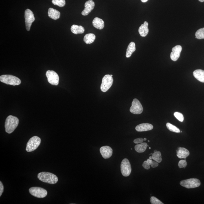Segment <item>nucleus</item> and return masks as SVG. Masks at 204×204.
<instances>
[{"label":"nucleus","instance_id":"nucleus-1","mask_svg":"<svg viewBox=\"0 0 204 204\" xmlns=\"http://www.w3.org/2000/svg\"><path fill=\"white\" fill-rule=\"evenodd\" d=\"M19 123V120L18 118L12 115L9 116L5 121V131L9 134L12 133L17 127Z\"/></svg>","mask_w":204,"mask_h":204},{"label":"nucleus","instance_id":"nucleus-2","mask_svg":"<svg viewBox=\"0 0 204 204\" xmlns=\"http://www.w3.org/2000/svg\"><path fill=\"white\" fill-rule=\"evenodd\" d=\"M38 178L40 181L50 184H55L58 181L57 176L50 172H40L38 175Z\"/></svg>","mask_w":204,"mask_h":204},{"label":"nucleus","instance_id":"nucleus-3","mask_svg":"<svg viewBox=\"0 0 204 204\" xmlns=\"http://www.w3.org/2000/svg\"><path fill=\"white\" fill-rule=\"evenodd\" d=\"M0 81L3 83L13 86L19 85L21 84V81L19 78L12 75H1Z\"/></svg>","mask_w":204,"mask_h":204},{"label":"nucleus","instance_id":"nucleus-4","mask_svg":"<svg viewBox=\"0 0 204 204\" xmlns=\"http://www.w3.org/2000/svg\"><path fill=\"white\" fill-rule=\"evenodd\" d=\"M40 143L41 139L40 138L37 136H34L31 138L27 143L26 150L28 152L34 151L39 146Z\"/></svg>","mask_w":204,"mask_h":204},{"label":"nucleus","instance_id":"nucleus-5","mask_svg":"<svg viewBox=\"0 0 204 204\" xmlns=\"http://www.w3.org/2000/svg\"><path fill=\"white\" fill-rule=\"evenodd\" d=\"M180 185L185 188L191 189L199 187L201 185V183L199 180L193 178L183 180L180 181Z\"/></svg>","mask_w":204,"mask_h":204},{"label":"nucleus","instance_id":"nucleus-6","mask_svg":"<svg viewBox=\"0 0 204 204\" xmlns=\"http://www.w3.org/2000/svg\"><path fill=\"white\" fill-rule=\"evenodd\" d=\"M113 81V78L111 75H105L102 79V83L101 86V91L104 92L108 91L112 85Z\"/></svg>","mask_w":204,"mask_h":204},{"label":"nucleus","instance_id":"nucleus-7","mask_svg":"<svg viewBox=\"0 0 204 204\" xmlns=\"http://www.w3.org/2000/svg\"><path fill=\"white\" fill-rule=\"evenodd\" d=\"M29 191L32 196L38 198H44L47 195V191L40 187H31Z\"/></svg>","mask_w":204,"mask_h":204},{"label":"nucleus","instance_id":"nucleus-8","mask_svg":"<svg viewBox=\"0 0 204 204\" xmlns=\"http://www.w3.org/2000/svg\"><path fill=\"white\" fill-rule=\"evenodd\" d=\"M121 173L124 176H128L131 174L132 168L130 162L128 159L123 160L121 164Z\"/></svg>","mask_w":204,"mask_h":204},{"label":"nucleus","instance_id":"nucleus-9","mask_svg":"<svg viewBox=\"0 0 204 204\" xmlns=\"http://www.w3.org/2000/svg\"><path fill=\"white\" fill-rule=\"evenodd\" d=\"M25 18L26 28L27 31H30L32 23L35 21L34 13L30 9L25 10Z\"/></svg>","mask_w":204,"mask_h":204},{"label":"nucleus","instance_id":"nucleus-10","mask_svg":"<svg viewBox=\"0 0 204 204\" xmlns=\"http://www.w3.org/2000/svg\"><path fill=\"white\" fill-rule=\"evenodd\" d=\"M46 75L50 84L54 86L58 85L59 82V77L56 72L53 71H48L46 73Z\"/></svg>","mask_w":204,"mask_h":204},{"label":"nucleus","instance_id":"nucleus-11","mask_svg":"<svg viewBox=\"0 0 204 204\" xmlns=\"http://www.w3.org/2000/svg\"><path fill=\"white\" fill-rule=\"evenodd\" d=\"M130 111L134 114H140L143 111L142 105L137 99H134L132 102V106L130 108Z\"/></svg>","mask_w":204,"mask_h":204},{"label":"nucleus","instance_id":"nucleus-12","mask_svg":"<svg viewBox=\"0 0 204 204\" xmlns=\"http://www.w3.org/2000/svg\"><path fill=\"white\" fill-rule=\"evenodd\" d=\"M182 47L181 45H177L173 48L172 52L170 53V58L174 61H176L180 57L182 51Z\"/></svg>","mask_w":204,"mask_h":204},{"label":"nucleus","instance_id":"nucleus-13","mask_svg":"<svg viewBox=\"0 0 204 204\" xmlns=\"http://www.w3.org/2000/svg\"><path fill=\"white\" fill-rule=\"evenodd\" d=\"M100 152L104 159H108L112 155L113 150L110 146H104L101 147Z\"/></svg>","mask_w":204,"mask_h":204},{"label":"nucleus","instance_id":"nucleus-14","mask_svg":"<svg viewBox=\"0 0 204 204\" xmlns=\"http://www.w3.org/2000/svg\"><path fill=\"white\" fill-rule=\"evenodd\" d=\"M95 6V3L92 0H89L86 2L84 5L85 8L81 13L82 15L84 16L88 15L93 10Z\"/></svg>","mask_w":204,"mask_h":204},{"label":"nucleus","instance_id":"nucleus-15","mask_svg":"<svg viewBox=\"0 0 204 204\" xmlns=\"http://www.w3.org/2000/svg\"><path fill=\"white\" fill-rule=\"evenodd\" d=\"M190 154L189 152L187 149L179 147L176 150V155L179 159H186Z\"/></svg>","mask_w":204,"mask_h":204},{"label":"nucleus","instance_id":"nucleus-16","mask_svg":"<svg viewBox=\"0 0 204 204\" xmlns=\"http://www.w3.org/2000/svg\"><path fill=\"white\" fill-rule=\"evenodd\" d=\"M153 126L151 124L143 123L139 125L136 127L135 129L138 132H144L149 131L153 129Z\"/></svg>","mask_w":204,"mask_h":204},{"label":"nucleus","instance_id":"nucleus-17","mask_svg":"<svg viewBox=\"0 0 204 204\" xmlns=\"http://www.w3.org/2000/svg\"><path fill=\"white\" fill-rule=\"evenodd\" d=\"M148 23L146 21L144 22L143 24L141 25L139 29V32L141 36L144 37L148 34Z\"/></svg>","mask_w":204,"mask_h":204},{"label":"nucleus","instance_id":"nucleus-18","mask_svg":"<svg viewBox=\"0 0 204 204\" xmlns=\"http://www.w3.org/2000/svg\"><path fill=\"white\" fill-rule=\"evenodd\" d=\"M92 24L94 27L99 30H102L104 27V21L98 17L95 18L93 19Z\"/></svg>","mask_w":204,"mask_h":204},{"label":"nucleus","instance_id":"nucleus-19","mask_svg":"<svg viewBox=\"0 0 204 204\" xmlns=\"http://www.w3.org/2000/svg\"><path fill=\"white\" fill-rule=\"evenodd\" d=\"M48 13L49 17L53 19L57 20L60 18V12L55 9L51 8H49Z\"/></svg>","mask_w":204,"mask_h":204},{"label":"nucleus","instance_id":"nucleus-20","mask_svg":"<svg viewBox=\"0 0 204 204\" xmlns=\"http://www.w3.org/2000/svg\"><path fill=\"white\" fill-rule=\"evenodd\" d=\"M194 76L199 81L204 83V71L201 69H197L193 72Z\"/></svg>","mask_w":204,"mask_h":204},{"label":"nucleus","instance_id":"nucleus-21","mask_svg":"<svg viewBox=\"0 0 204 204\" xmlns=\"http://www.w3.org/2000/svg\"><path fill=\"white\" fill-rule=\"evenodd\" d=\"M71 30L73 34H83L85 30H84V27H82V26L73 25L71 26Z\"/></svg>","mask_w":204,"mask_h":204},{"label":"nucleus","instance_id":"nucleus-22","mask_svg":"<svg viewBox=\"0 0 204 204\" xmlns=\"http://www.w3.org/2000/svg\"><path fill=\"white\" fill-rule=\"evenodd\" d=\"M136 50L135 44L133 42L130 43L128 46L126 53V58H130L132 53Z\"/></svg>","mask_w":204,"mask_h":204},{"label":"nucleus","instance_id":"nucleus-23","mask_svg":"<svg viewBox=\"0 0 204 204\" xmlns=\"http://www.w3.org/2000/svg\"><path fill=\"white\" fill-rule=\"evenodd\" d=\"M148 146L146 143H142L139 144L135 145V149L136 151L139 153H143L146 150L147 147Z\"/></svg>","mask_w":204,"mask_h":204},{"label":"nucleus","instance_id":"nucleus-24","mask_svg":"<svg viewBox=\"0 0 204 204\" xmlns=\"http://www.w3.org/2000/svg\"><path fill=\"white\" fill-rule=\"evenodd\" d=\"M96 38V36L94 34H86L84 38V41L86 44H91L92 43Z\"/></svg>","mask_w":204,"mask_h":204},{"label":"nucleus","instance_id":"nucleus-25","mask_svg":"<svg viewBox=\"0 0 204 204\" xmlns=\"http://www.w3.org/2000/svg\"><path fill=\"white\" fill-rule=\"evenodd\" d=\"M152 156L154 160L157 161L158 163H161L162 160L161 153L160 151L154 152Z\"/></svg>","mask_w":204,"mask_h":204},{"label":"nucleus","instance_id":"nucleus-26","mask_svg":"<svg viewBox=\"0 0 204 204\" xmlns=\"http://www.w3.org/2000/svg\"><path fill=\"white\" fill-rule=\"evenodd\" d=\"M166 127L170 131L175 132L176 133H179L180 132V130L179 128H177L175 126L173 125L170 123H168L166 124Z\"/></svg>","mask_w":204,"mask_h":204},{"label":"nucleus","instance_id":"nucleus-27","mask_svg":"<svg viewBox=\"0 0 204 204\" xmlns=\"http://www.w3.org/2000/svg\"><path fill=\"white\" fill-rule=\"evenodd\" d=\"M195 35L196 38L198 39H204V28L200 29L196 31Z\"/></svg>","mask_w":204,"mask_h":204},{"label":"nucleus","instance_id":"nucleus-28","mask_svg":"<svg viewBox=\"0 0 204 204\" xmlns=\"http://www.w3.org/2000/svg\"><path fill=\"white\" fill-rule=\"evenodd\" d=\"M52 3L53 4L60 7H63L65 5V0H52Z\"/></svg>","mask_w":204,"mask_h":204},{"label":"nucleus","instance_id":"nucleus-29","mask_svg":"<svg viewBox=\"0 0 204 204\" xmlns=\"http://www.w3.org/2000/svg\"><path fill=\"white\" fill-rule=\"evenodd\" d=\"M174 116L178 120H179L181 122H183L184 121V116L182 114L179 112H175L174 113Z\"/></svg>","mask_w":204,"mask_h":204},{"label":"nucleus","instance_id":"nucleus-30","mask_svg":"<svg viewBox=\"0 0 204 204\" xmlns=\"http://www.w3.org/2000/svg\"><path fill=\"white\" fill-rule=\"evenodd\" d=\"M150 203L152 204H163L162 202L155 196H152L150 198Z\"/></svg>","mask_w":204,"mask_h":204},{"label":"nucleus","instance_id":"nucleus-31","mask_svg":"<svg viewBox=\"0 0 204 204\" xmlns=\"http://www.w3.org/2000/svg\"><path fill=\"white\" fill-rule=\"evenodd\" d=\"M178 165L180 168H185L187 165V162L186 160H181L179 161Z\"/></svg>","mask_w":204,"mask_h":204},{"label":"nucleus","instance_id":"nucleus-32","mask_svg":"<svg viewBox=\"0 0 204 204\" xmlns=\"http://www.w3.org/2000/svg\"><path fill=\"white\" fill-rule=\"evenodd\" d=\"M143 166L146 170H148L150 168V166L149 165L147 161H145L143 162Z\"/></svg>","mask_w":204,"mask_h":204},{"label":"nucleus","instance_id":"nucleus-33","mask_svg":"<svg viewBox=\"0 0 204 204\" xmlns=\"http://www.w3.org/2000/svg\"><path fill=\"white\" fill-rule=\"evenodd\" d=\"M144 139L142 138H139L137 139H135L134 140L133 142L135 143V144H139V143H141L143 142Z\"/></svg>","mask_w":204,"mask_h":204},{"label":"nucleus","instance_id":"nucleus-34","mask_svg":"<svg viewBox=\"0 0 204 204\" xmlns=\"http://www.w3.org/2000/svg\"><path fill=\"white\" fill-rule=\"evenodd\" d=\"M3 189H4V187H3L2 182L0 181V196H1L2 195L3 192Z\"/></svg>","mask_w":204,"mask_h":204},{"label":"nucleus","instance_id":"nucleus-35","mask_svg":"<svg viewBox=\"0 0 204 204\" xmlns=\"http://www.w3.org/2000/svg\"><path fill=\"white\" fill-rule=\"evenodd\" d=\"M158 166H159V163L156 161H153L151 165H150V166H151L152 168H156V167H157Z\"/></svg>","mask_w":204,"mask_h":204},{"label":"nucleus","instance_id":"nucleus-36","mask_svg":"<svg viewBox=\"0 0 204 204\" xmlns=\"http://www.w3.org/2000/svg\"><path fill=\"white\" fill-rule=\"evenodd\" d=\"M146 161H147V162L148 163V164L150 166L151 165L152 162H153V161H152V160H150V159L147 160Z\"/></svg>","mask_w":204,"mask_h":204},{"label":"nucleus","instance_id":"nucleus-37","mask_svg":"<svg viewBox=\"0 0 204 204\" xmlns=\"http://www.w3.org/2000/svg\"><path fill=\"white\" fill-rule=\"evenodd\" d=\"M141 1L143 3H146L148 0H141Z\"/></svg>","mask_w":204,"mask_h":204},{"label":"nucleus","instance_id":"nucleus-38","mask_svg":"<svg viewBox=\"0 0 204 204\" xmlns=\"http://www.w3.org/2000/svg\"><path fill=\"white\" fill-rule=\"evenodd\" d=\"M200 2H204V0H198Z\"/></svg>","mask_w":204,"mask_h":204},{"label":"nucleus","instance_id":"nucleus-39","mask_svg":"<svg viewBox=\"0 0 204 204\" xmlns=\"http://www.w3.org/2000/svg\"><path fill=\"white\" fill-rule=\"evenodd\" d=\"M149 159L150 160H153V159H152V156H150V157H149Z\"/></svg>","mask_w":204,"mask_h":204},{"label":"nucleus","instance_id":"nucleus-40","mask_svg":"<svg viewBox=\"0 0 204 204\" xmlns=\"http://www.w3.org/2000/svg\"><path fill=\"white\" fill-rule=\"evenodd\" d=\"M144 141H146L147 140V139L146 138H144Z\"/></svg>","mask_w":204,"mask_h":204},{"label":"nucleus","instance_id":"nucleus-41","mask_svg":"<svg viewBox=\"0 0 204 204\" xmlns=\"http://www.w3.org/2000/svg\"><path fill=\"white\" fill-rule=\"evenodd\" d=\"M156 151H157V150H154V152H155Z\"/></svg>","mask_w":204,"mask_h":204},{"label":"nucleus","instance_id":"nucleus-42","mask_svg":"<svg viewBox=\"0 0 204 204\" xmlns=\"http://www.w3.org/2000/svg\"><path fill=\"white\" fill-rule=\"evenodd\" d=\"M111 75V76L112 77V76H113V75Z\"/></svg>","mask_w":204,"mask_h":204},{"label":"nucleus","instance_id":"nucleus-43","mask_svg":"<svg viewBox=\"0 0 204 204\" xmlns=\"http://www.w3.org/2000/svg\"><path fill=\"white\" fill-rule=\"evenodd\" d=\"M148 141L149 142H150V141H149V140H148Z\"/></svg>","mask_w":204,"mask_h":204},{"label":"nucleus","instance_id":"nucleus-44","mask_svg":"<svg viewBox=\"0 0 204 204\" xmlns=\"http://www.w3.org/2000/svg\"><path fill=\"white\" fill-rule=\"evenodd\" d=\"M149 149H151V148H150V147H149Z\"/></svg>","mask_w":204,"mask_h":204}]
</instances>
